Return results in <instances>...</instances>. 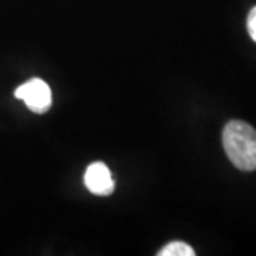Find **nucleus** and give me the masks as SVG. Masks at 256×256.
Wrapping results in <instances>:
<instances>
[{"mask_svg": "<svg viewBox=\"0 0 256 256\" xmlns=\"http://www.w3.org/2000/svg\"><path fill=\"white\" fill-rule=\"evenodd\" d=\"M84 184L87 190L94 195L107 196L114 191V180L108 166L104 162H92L87 168L84 174Z\"/></svg>", "mask_w": 256, "mask_h": 256, "instance_id": "obj_3", "label": "nucleus"}, {"mask_svg": "<svg viewBox=\"0 0 256 256\" xmlns=\"http://www.w3.org/2000/svg\"><path fill=\"white\" fill-rule=\"evenodd\" d=\"M160 256H194L195 252L188 244L181 242V240H174V242H170L166 246H164L160 252Z\"/></svg>", "mask_w": 256, "mask_h": 256, "instance_id": "obj_4", "label": "nucleus"}, {"mask_svg": "<svg viewBox=\"0 0 256 256\" xmlns=\"http://www.w3.org/2000/svg\"><path fill=\"white\" fill-rule=\"evenodd\" d=\"M229 161L240 171L256 170V130L245 121H229L222 132Z\"/></svg>", "mask_w": 256, "mask_h": 256, "instance_id": "obj_1", "label": "nucleus"}, {"mask_svg": "<svg viewBox=\"0 0 256 256\" xmlns=\"http://www.w3.org/2000/svg\"><path fill=\"white\" fill-rule=\"evenodd\" d=\"M18 100L24 101V104L36 114H44L52 107V90L48 84L40 78H32L28 82L22 84L14 92Z\"/></svg>", "mask_w": 256, "mask_h": 256, "instance_id": "obj_2", "label": "nucleus"}, {"mask_svg": "<svg viewBox=\"0 0 256 256\" xmlns=\"http://www.w3.org/2000/svg\"><path fill=\"white\" fill-rule=\"evenodd\" d=\"M248 32H249L250 38L256 43V6L250 10L248 16Z\"/></svg>", "mask_w": 256, "mask_h": 256, "instance_id": "obj_5", "label": "nucleus"}]
</instances>
